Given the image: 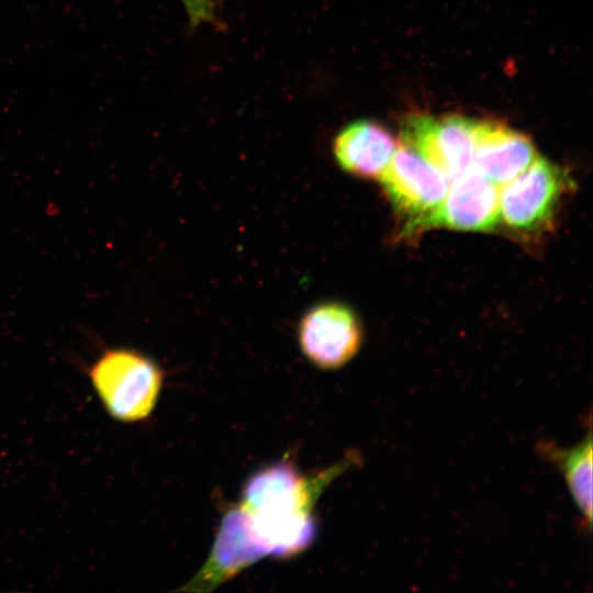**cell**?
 Segmentation results:
<instances>
[{"label":"cell","mask_w":593,"mask_h":593,"mask_svg":"<svg viewBox=\"0 0 593 593\" xmlns=\"http://www.w3.org/2000/svg\"><path fill=\"white\" fill-rule=\"evenodd\" d=\"M360 459L349 454L312 475L283 459L254 473L244 484L238 506L266 556L292 558L307 549L316 535L314 506L323 491Z\"/></svg>","instance_id":"obj_1"},{"label":"cell","mask_w":593,"mask_h":593,"mask_svg":"<svg viewBox=\"0 0 593 593\" xmlns=\"http://www.w3.org/2000/svg\"><path fill=\"white\" fill-rule=\"evenodd\" d=\"M87 376L103 409L114 419L135 423L146 419L158 401L163 372L148 356L126 347L104 349Z\"/></svg>","instance_id":"obj_2"},{"label":"cell","mask_w":593,"mask_h":593,"mask_svg":"<svg viewBox=\"0 0 593 593\" xmlns=\"http://www.w3.org/2000/svg\"><path fill=\"white\" fill-rule=\"evenodd\" d=\"M406 232L426 228L449 188V178L409 146H398L379 179Z\"/></svg>","instance_id":"obj_3"},{"label":"cell","mask_w":593,"mask_h":593,"mask_svg":"<svg viewBox=\"0 0 593 593\" xmlns=\"http://www.w3.org/2000/svg\"><path fill=\"white\" fill-rule=\"evenodd\" d=\"M564 189V172L538 156L524 171L505 183L499 194L500 216L516 230L540 228L553 216Z\"/></svg>","instance_id":"obj_4"},{"label":"cell","mask_w":593,"mask_h":593,"mask_svg":"<svg viewBox=\"0 0 593 593\" xmlns=\"http://www.w3.org/2000/svg\"><path fill=\"white\" fill-rule=\"evenodd\" d=\"M474 120L461 115L434 118L409 116L402 127V139L449 179L473 167Z\"/></svg>","instance_id":"obj_5"},{"label":"cell","mask_w":593,"mask_h":593,"mask_svg":"<svg viewBox=\"0 0 593 593\" xmlns=\"http://www.w3.org/2000/svg\"><path fill=\"white\" fill-rule=\"evenodd\" d=\"M298 340L303 355L321 369H337L358 353L362 331L357 315L347 305L320 303L299 322Z\"/></svg>","instance_id":"obj_6"},{"label":"cell","mask_w":593,"mask_h":593,"mask_svg":"<svg viewBox=\"0 0 593 593\" xmlns=\"http://www.w3.org/2000/svg\"><path fill=\"white\" fill-rule=\"evenodd\" d=\"M264 557L244 512L233 506L223 516L205 563L181 591H212Z\"/></svg>","instance_id":"obj_7"},{"label":"cell","mask_w":593,"mask_h":593,"mask_svg":"<svg viewBox=\"0 0 593 593\" xmlns=\"http://www.w3.org/2000/svg\"><path fill=\"white\" fill-rule=\"evenodd\" d=\"M452 183L428 226L459 231H491L497 224V184L474 167L451 179Z\"/></svg>","instance_id":"obj_8"},{"label":"cell","mask_w":593,"mask_h":593,"mask_svg":"<svg viewBox=\"0 0 593 593\" xmlns=\"http://www.w3.org/2000/svg\"><path fill=\"white\" fill-rule=\"evenodd\" d=\"M473 167L495 184H503L524 171L537 157L524 134L494 120H474Z\"/></svg>","instance_id":"obj_9"},{"label":"cell","mask_w":593,"mask_h":593,"mask_svg":"<svg viewBox=\"0 0 593 593\" xmlns=\"http://www.w3.org/2000/svg\"><path fill=\"white\" fill-rule=\"evenodd\" d=\"M398 144L391 132L376 121L348 123L333 141V155L342 169L358 178L379 180L387 170Z\"/></svg>","instance_id":"obj_10"},{"label":"cell","mask_w":593,"mask_h":593,"mask_svg":"<svg viewBox=\"0 0 593 593\" xmlns=\"http://www.w3.org/2000/svg\"><path fill=\"white\" fill-rule=\"evenodd\" d=\"M592 433L571 448H561L551 441H540L537 451L562 473L575 505L585 524L592 523Z\"/></svg>","instance_id":"obj_11"},{"label":"cell","mask_w":593,"mask_h":593,"mask_svg":"<svg viewBox=\"0 0 593 593\" xmlns=\"http://www.w3.org/2000/svg\"><path fill=\"white\" fill-rule=\"evenodd\" d=\"M188 15L189 24L198 27L201 24L220 26L221 0H180Z\"/></svg>","instance_id":"obj_12"}]
</instances>
